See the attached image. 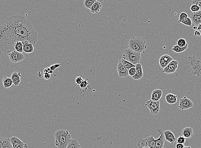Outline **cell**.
I'll return each instance as SVG.
<instances>
[{
  "label": "cell",
  "instance_id": "cell-1",
  "mask_svg": "<svg viewBox=\"0 0 201 148\" xmlns=\"http://www.w3.org/2000/svg\"><path fill=\"white\" fill-rule=\"evenodd\" d=\"M38 34L25 17L11 16L0 24V55L14 50L18 41H28L35 45Z\"/></svg>",
  "mask_w": 201,
  "mask_h": 148
},
{
  "label": "cell",
  "instance_id": "cell-2",
  "mask_svg": "<svg viewBox=\"0 0 201 148\" xmlns=\"http://www.w3.org/2000/svg\"><path fill=\"white\" fill-rule=\"evenodd\" d=\"M55 145L58 148H66L72 139L68 130L60 129L54 134Z\"/></svg>",
  "mask_w": 201,
  "mask_h": 148
},
{
  "label": "cell",
  "instance_id": "cell-3",
  "mask_svg": "<svg viewBox=\"0 0 201 148\" xmlns=\"http://www.w3.org/2000/svg\"><path fill=\"white\" fill-rule=\"evenodd\" d=\"M128 47L134 51L141 54L145 53L147 45L145 39L140 37L134 36L130 39Z\"/></svg>",
  "mask_w": 201,
  "mask_h": 148
},
{
  "label": "cell",
  "instance_id": "cell-4",
  "mask_svg": "<svg viewBox=\"0 0 201 148\" xmlns=\"http://www.w3.org/2000/svg\"><path fill=\"white\" fill-rule=\"evenodd\" d=\"M122 59L136 65L141 60V54L128 48L124 51Z\"/></svg>",
  "mask_w": 201,
  "mask_h": 148
},
{
  "label": "cell",
  "instance_id": "cell-5",
  "mask_svg": "<svg viewBox=\"0 0 201 148\" xmlns=\"http://www.w3.org/2000/svg\"><path fill=\"white\" fill-rule=\"evenodd\" d=\"M188 62L192 68V73L195 76H200L201 74V62L200 60H196L195 57H189Z\"/></svg>",
  "mask_w": 201,
  "mask_h": 148
},
{
  "label": "cell",
  "instance_id": "cell-6",
  "mask_svg": "<svg viewBox=\"0 0 201 148\" xmlns=\"http://www.w3.org/2000/svg\"><path fill=\"white\" fill-rule=\"evenodd\" d=\"M156 139L153 136L148 137L145 139L141 138L138 141L137 147L139 148H142L147 147L150 148H153L155 145Z\"/></svg>",
  "mask_w": 201,
  "mask_h": 148
},
{
  "label": "cell",
  "instance_id": "cell-7",
  "mask_svg": "<svg viewBox=\"0 0 201 148\" xmlns=\"http://www.w3.org/2000/svg\"><path fill=\"white\" fill-rule=\"evenodd\" d=\"M150 111L151 114L156 115L159 113L160 111V102L158 101H153L152 100L146 101L145 104Z\"/></svg>",
  "mask_w": 201,
  "mask_h": 148
},
{
  "label": "cell",
  "instance_id": "cell-8",
  "mask_svg": "<svg viewBox=\"0 0 201 148\" xmlns=\"http://www.w3.org/2000/svg\"><path fill=\"white\" fill-rule=\"evenodd\" d=\"M194 107V103L190 99L184 96L180 99L179 108L181 110H187Z\"/></svg>",
  "mask_w": 201,
  "mask_h": 148
},
{
  "label": "cell",
  "instance_id": "cell-9",
  "mask_svg": "<svg viewBox=\"0 0 201 148\" xmlns=\"http://www.w3.org/2000/svg\"><path fill=\"white\" fill-rule=\"evenodd\" d=\"M10 61L14 64L21 62L24 59V56L23 53L18 52L16 51H13L8 53Z\"/></svg>",
  "mask_w": 201,
  "mask_h": 148
},
{
  "label": "cell",
  "instance_id": "cell-10",
  "mask_svg": "<svg viewBox=\"0 0 201 148\" xmlns=\"http://www.w3.org/2000/svg\"><path fill=\"white\" fill-rule=\"evenodd\" d=\"M179 62L173 59L169 64L163 69V72L167 74L175 73L178 69Z\"/></svg>",
  "mask_w": 201,
  "mask_h": 148
},
{
  "label": "cell",
  "instance_id": "cell-11",
  "mask_svg": "<svg viewBox=\"0 0 201 148\" xmlns=\"http://www.w3.org/2000/svg\"><path fill=\"white\" fill-rule=\"evenodd\" d=\"M157 131L158 132L160 136L158 138L156 139L155 145L153 148H164L165 141L164 133L162 130L159 128L157 130Z\"/></svg>",
  "mask_w": 201,
  "mask_h": 148
},
{
  "label": "cell",
  "instance_id": "cell-12",
  "mask_svg": "<svg viewBox=\"0 0 201 148\" xmlns=\"http://www.w3.org/2000/svg\"><path fill=\"white\" fill-rule=\"evenodd\" d=\"M10 139L13 148H25L28 147L27 144L24 143L16 137H13Z\"/></svg>",
  "mask_w": 201,
  "mask_h": 148
},
{
  "label": "cell",
  "instance_id": "cell-13",
  "mask_svg": "<svg viewBox=\"0 0 201 148\" xmlns=\"http://www.w3.org/2000/svg\"><path fill=\"white\" fill-rule=\"evenodd\" d=\"M117 70L118 76L120 78H123V77L126 78L129 76L128 70L122 64L120 61H119L118 64Z\"/></svg>",
  "mask_w": 201,
  "mask_h": 148
},
{
  "label": "cell",
  "instance_id": "cell-14",
  "mask_svg": "<svg viewBox=\"0 0 201 148\" xmlns=\"http://www.w3.org/2000/svg\"><path fill=\"white\" fill-rule=\"evenodd\" d=\"M173 60L172 57L169 55H164L161 56L159 60L160 65L163 69Z\"/></svg>",
  "mask_w": 201,
  "mask_h": 148
},
{
  "label": "cell",
  "instance_id": "cell-15",
  "mask_svg": "<svg viewBox=\"0 0 201 148\" xmlns=\"http://www.w3.org/2000/svg\"><path fill=\"white\" fill-rule=\"evenodd\" d=\"M190 18L192 20V23L194 26L199 25L201 23V10L196 13H192Z\"/></svg>",
  "mask_w": 201,
  "mask_h": 148
},
{
  "label": "cell",
  "instance_id": "cell-16",
  "mask_svg": "<svg viewBox=\"0 0 201 148\" xmlns=\"http://www.w3.org/2000/svg\"><path fill=\"white\" fill-rule=\"evenodd\" d=\"M23 51L26 54H30L34 52V45L28 41L22 42Z\"/></svg>",
  "mask_w": 201,
  "mask_h": 148
},
{
  "label": "cell",
  "instance_id": "cell-17",
  "mask_svg": "<svg viewBox=\"0 0 201 148\" xmlns=\"http://www.w3.org/2000/svg\"><path fill=\"white\" fill-rule=\"evenodd\" d=\"M136 72L134 76L132 77L134 80H139L142 78L143 76V72L142 65L140 63L136 65Z\"/></svg>",
  "mask_w": 201,
  "mask_h": 148
},
{
  "label": "cell",
  "instance_id": "cell-18",
  "mask_svg": "<svg viewBox=\"0 0 201 148\" xmlns=\"http://www.w3.org/2000/svg\"><path fill=\"white\" fill-rule=\"evenodd\" d=\"M164 134L166 141L170 143L172 145L176 141V138L173 133L171 130H165L164 132Z\"/></svg>",
  "mask_w": 201,
  "mask_h": 148
},
{
  "label": "cell",
  "instance_id": "cell-19",
  "mask_svg": "<svg viewBox=\"0 0 201 148\" xmlns=\"http://www.w3.org/2000/svg\"><path fill=\"white\" fill-rule=\"evenodd\" d=\"M163 91L160 89H156L153 91L151 95L152 100L153 101H158L163 95Z\"/></svg>",
  "mask_w": 201,
  "mask_h": 148
},
{
  "label": "cell",
  "instance_id": "cell-20",
  "mask_svg": "<svg viewBox=\"0 0 201 148\" xmlns=\"http://www.w3.org/2000/svg\"><path fill=\"white\" fill-rule=\"evenodd\" d=\"M21 72H14L11 75V79L13 80V83L15 87H17L19 85L21 81Z\"/></svg>",
  "mask_w": 201,
  "mask_h": 148
},
{
  "label": "cell",
  "instance_id": "cell-21",
  "mask_svg": "<svg viewBox=\"0 0 201 148\" xmlns=\"http://www.w3.org/2000/svg\"><path fill=\"white\" fill-rule=\"evenodd\" d=\"M102 7V4L100 2L96 1L93 4L90 8V11L93 14H98L101 11Z\"/></svg>",
  "mask_w": 201,
  "mask_h": 148
},
{
  "label": "cell",
  "instance_id": "cell-22",
  "mask_svg": "<svg viewBox=\"0 0 201 148\" xmlns=\"http://www.w3.org/2000/svg\"><path fill=\"white\" fill-rule=\"evenodd\" d=\"M177 95L172 93H169L165 96V99L166 102L170 105H173L177 103Z\"/></svg>",
  "mask_w": 201,
  "mask_h": 148
},
{
  "label": "cell",
  "instance_id": "cell-23",
  "mask_svg": "<svg viewBox=\"0 0 201 148\" xmlns=\"http://www.w3.org/2000/svg\"><path fill=\"white\" fill-rule=\"evenodd\" d=\"M182 135L186 138H189L194 136V132L191 127H186L182 130Z\"/></svg>",
  "mask_w": 201,
  "mask_h": 148
},
{
  "label": "cell",
  "instance_id": "cell-24",
  "mask_svg": "<svg viewBox=\"0 0 201 148\" xmlns=\"http://www.w3.org/2000/svg\"><path fill=\"white\" fill-rule=\"evenodd\" d=\"M3 84L5 89H7V88H10L14 84V83L11 78H8L6 76H4L3 79Z\"/></svg>",
  "mask_w": 201,
  "mask_h": 148
},
{
  "label": "cell",
  "instance_id": "cell-25",
  "mask_svg": "<svg viewBox=\"0 0 201 148\" xmlns=\"http://www.w3.org/2000/svg\"><path fill=\"white\" fill-rule=\"evenodd\" d=\"M66 148H81V147L77 139H72Z\"/></svg>",
  "mask_w": 201,
  "mask_h": 148
},
{
  "label": "cell",
  "instance_id": "cell-26",
  "mask_svg": "<svg viewBox=\"0 0 201 148\" xmlns=\"http://www.w3.org/2000/svg\"><path fill=\"white\" fill-rule=\"evenodd\" d=\"M92 78V77L89 79V80H88V79H87L83 80L82 83L79 85L81 89H84V94H85L86 91H87L88 89H90V86H89V83Z\"/></svg>",
  "mask_w": 201,
  "mask_h": 148
},
{
  "label": "cell",
  "instance_id": "cell-27",
  "mask_svg": "<svg viewBox=\"0 0 201 148\" xmlns=\"http://www.w3.org/2000/svg\"><path fill=\"white\" fill-rule=\"evenodd\" d=\"M187 48L188 44H187L185 47H181L179 46V45H174L173 46L172 50L174 52L179 53L184 52V51L187 50Z\"/></svg>",
  "mask_w": 201,
  "mask_h": 148
},
{
  "label": "cell",
  "instance_id": "cell-28",
  "mask_svg": "<svg viewBox=\"0 0 201 148\" xmlns=\"http://www.w3.org/2000/svg\"><path fill=\"white\" fill-rule=\"evenodd\" d=\"M3 148H13L10 139L7 137L3 138Z\"/></svg>",
  "mask_w": 201,
  "mask_h": 148
},
{
  "label": "cell",
  "instance_id": "cell-29",
  "mask_svg": "<svg viewBox=\"0 0 201 148\" xmlns=\"http://www.w3.org/2000/svg\"><path fill=\"white\" fill-rule=\"evenodd\" d=\"M14 50L18 52L23 53V43L21 41H18L14 45Z\"/></svg>",
  "mask_w": 201,
  "mask_h": 148
},
{
  "label": "cell",
  "instance_id": "cell-30",
  "mask_svg": "<svg viewBox=\"0 0 201 148\" xmlns=\"http://www.w3.org/2000/svg\"><path fill=\"white\" fill-rule=\"evenodd\" d=\"M120 61H121L122 64L126 67V69L128 70H129L130 68H132V67H136V65L131 64V63L129 62V61H126V60H125L123 59H122L120 60Z\"/></svg>",
  "mask_w": 201,
  "mask_h": 148
},
{
  "label": "cell",
  "instance_id": "cell-31",
  "mask_svg": "<svg viewBox=\"0 0 201 148\" xmlns=\"http://www.w3.org/2000/svg\"><path fill=\"white\" fill-rule=\"evenodd\" d=\"M97 0H85L84 2V5L86 8L90 9L92 5Z\"/></svg>",
  "mask_w": 201,
  "mask_h": 148
},
{
  "label": "cell",
  "instance_id": "cell-32",
  "mask_svg": "<svg viewBox=\"0 0 201 148\" xmlns=\"http://www.w3.org/2000/svg\"><path fill=\"white\" fill-rule=\"evenodd\" d=\"M181 23L185 24V25H187V26H189V27H191V26H192V24H193L192 20H191L190 18L188 17H187L186 19L182 20V21L181 22Z\"/></svg>",
  "mask_w": 201,
  "mask_h": 148
},
{
  "label": "cell",
  "instance_id": "cell-33",
  "mask_svg": "<svg viewBox=\"0 0 201 148\" xmlns=\"http://www.w3.org/2000/svg\"><path fill=\"white\" fill-rule=\"evenodd\" d=\"M187 44V43L184 39H180L177 41V45L181 47H185Z\"/></svg>",
  "mask_w": 201,
  "mask_h": 148
},
{
  "label": "cell",
  "instance_id": "cell-34",
  "mask_svg": "<svg viewBox=\"0 0 201 148\" xmlns=\"http://www.w3.org/2000/svg\"><path fill=\"white\" fill-rule=\"evenodd\" d=\"M190 9L192 13H196L200 10V8L198 5L196 4H192L190 7Z\"/></svg>",
  "mask_w": 201,
  "mask_h": 148
},
{
  "label": "cell",
  "instance_id": "cell-35",
  "mask_svg": "<svg viewBox=\"0 0 201 148\" xmlns=\"http://www.w3.org/2000/svg\"><path fill=\"white\" fill-rule=\"evenodd\" d=\"M188 17V14L187 13H185V12H182V13L180 14L179 16L178 22L179 23H180L181 22L182 20L186 19V18H187V17Z\"/></svg>",
  "mask_w": 201,
  "mask_h": 148
},
{
  "label": "cell",
  "instance_id": "cell-36",
  "mask_svg": "<svg viewBox=\"0 0 201 148\" xmlns=\"http://www.w3.org/2000/svg\"><path fill=\"white\" fill-rule=\"evenodd\" d=\"M83 80V77L82 76H78V77H76V79H75V85L74 87H75L76 86L82 83Z\"/></svg>",
  "mask_w": 201,
  "mask_h": 148
},
{
  "label": "cell",
  "instance_id": "cell-37",
  "mask_svg": "<svg viewBox=\"0 0 201 148\" xmlns=\"http://www.w3.org/2000/svg\"><path fill=\"white\" fill-rule=\"evenodd\" d=\"M136 67H132L130 68L129 70H128V73L129 75L131 77H132L134 76L136 74Z\"/></svg>",
  "mask_w": 201,
  "mask_h": 148
},
{
  "label": "cell",
  "instance_id": "cell-38",
  "mask_svg": "<svg viewBox=\"0 0 201 148\" xmlns=\"http://www.w3.org/2000/svg\"><path fill=\"white\" fill-rule=\"evenodd\" d=\"M186 139L185 137L184 136H180L179 137H178V139H177V143H181V144H184L185 142H186Z\"/></svg>",
  "mask_w": 201,
  "mask_h": 148
},
{
  "label": "cell",
  "instance_id": "cell-39",
  "mask_svg": "<svg viewBox=\"0 0 201 148\" xmlns=\"http://www.w3.org/2000/svg\"><path fill=\"white\" fill-rule=\"evenodd\" d=\"M192 4H196L200 7L201 10V0H193L191 2Z\"/></svg>",
  "mask_w": 201,
  "mask_h": 148
},
{
  "label": "cell",
  "instance_id": "cell-40",
  "mask_svg": "<svg viewBox=\"0 0 201 148\" xmlns=\"http://www.w3.org/2000/svg\"><path fill=\"white\" fill-rule=\"evenodd\" d=\"M61 65V64H54L52 65L50 67V68L51 70L53 71L55 69L59 67Z\"/></svg>",
  "mask_w": 201,
  "mask_h": 148
},
{
  "label": "cell",
  "instance_id": "cell-41",
  "mask_svg": "<svg viewBox=\"0 0 201 148\" xmlns=\"http://www.w3.org/2000/svg\"><path fill=\"white\" fill-rule=\"evenodd\" d=\"M44 77L45 79L48 80L50 79L51 77V74L48 72H43Z\"/></svg>",
  "mask_w": 201,
  "mask_h": 148
},
{
  "label": "cell",
  "instance_id": "cell-42",
  "mask_svg": "<svg viewBox=\"0 0 201 148\" xmlns=\"http://www.w3.org/2000/svg\"><path fill=\"white\" fill-rule=\"evenodd\" d=\"M43 72H48L50 74H52L53 73V71L51 70L50 68H46L44 70Z\"/></svg>",
  "mask_w": 201,
  "mask_h": 148
},
{
  "label": "cell",
  "instance_id": "cell-43",
  "mask_svg": "<svg viewBox=\"0 0 201 148\" xmlns=\"http://www.w3.org/2000/svg\"><path fill=\"white\" fill-rule=\"evenodd\" d=\"M194 36L196 37H200L201 36V32L198 30H196L194 32Z\"/></svg>",
  "mask_w": 201,
  "mask_h": 148
},
{
  "label": "cell",
  "instance_id": "cell-44",
  "mask_svg": "<svg viewBox=\"0 0 201 148\" xmlns=\"http://www.w3.org/2000/svg\"><path fill=\"white\" fill-rule=\"evenodd\" d=\"M184 144H181V143H177L175 146L176 148H184Z\"/></svg>",
  "mask_w": 201,
  "mask_h": 148
},
{
  "label": "cell",
  "instance_id": "cell-45",
  "mask_svg": "<svg viewBox=\"0 0 201 148\" xmlns=\"http://www.w3.org/2000/svg\"><path fill=\"white\" fill-rule=\"evenodd\" d=\"M0 148H3V138H0Z\"/></svg>",
  "mask_w": 201,
  "mask_h": 148
},
{
  "label": "cell",
  "instance_id": "cell-46",
  "mask_svg": "<svg viewBox=\"0 0 201 148\" xmlns=\"http://www.w3.org/2000/svg\"><path fill=\"white\" fill-rule=\"evenodd\" d=\"M197 30H198V31H201V26H199V25H198L197 26Z\"/></svg>",
  "mask_w": 201,
  "mask_h": 148
},
{
  "label": "cell",
  "instance_id": "cell-47",
  "mask_svg": "<svg viewBox=\"0 0 201 148\" xmlns=\"http://www.w3.org/2000/svg\"><path fill=\"white\" fill-rule=\"evenodd\" d=\"M197 26H194L193 27V29H194L197 30Z\"/></svg>",
  "mask_w": 201,
  "mask_h": 148
},
{
  "label": "cell",
  "instance_id": "cell-48",
  "mask_svg": "<svg viewBox=\"0 0 201 148\" xmlns=\"http://www.w3.org/2000/svg\"><path fill=\"white\" fill-rule=\"evenodd\" d=\"M184 148H192L190 147H184Z\"/></svg>",
  "mask_w": 201,
  "mask_h": 148
},
{
  "label": "cell",
  "instance_id": "cell-49",
  "mask_svg": "<svg viewBox=\"0 0 201 148\" xmlns=\"http://www.w3.org/2000/svg\"><path fill=\"white\" fill-rule=\"evenodd\" d=\"M149 148V147H143V148Z\"/></svg>",
  "mask_w": 201,
  "mask_h": 148
},
{
  "label": "cell",
  "instance_id": "cell-50",
  "mask_svg": "<svg viewBox=\"0 0 201 148\" xmlns=\"http://www.w3.org/2000/svg\"><path fill=\"white\" fill-rule=\"evenodd\" d=\"M199 26H201V23L199 24Z\"/></svg>",
  "mask_w": 201,
  "mask_h": 148
}]
</instances>
